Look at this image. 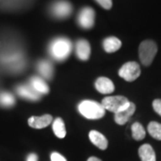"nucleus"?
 I'll return each mask as SVG.
<instances>
[{
    "instance_id": "nucleus-1",
    "label": "nucleus",
    "mask_w": 161,
    "mask_h": 161,
    "mask_svg": "<svg viewBox=\"0 0 161 161\" xmlns=\"http://www.w3.org/2000/svg\"><path fill=\"white\" fill-rule=\"evenodd\" d=\"M72 42L67 38L58 37L52 40L49 45V53L58 61H63L69 57L72 51Z\"/></svg>"
},
{
    "instance_id": "nucleus-2",
    "label": "nucleus",
    "mask_w": 161,
    "mask_h": 161,
    "mask_svg": "<svg viewBox=\"0 0 161 161\" xmlns=\"http://www.w3.org/2000/svg\"><path fill=\"white\" fill-rule=\"evenodd\" d=\"M78 110L87 119H99L105 115V111L102 104L94 100H83L78 106Z\"/></svg>"
},
{
    "instance_id": "nucleus-3",
    "label": "nucleus",
    "mask_w": 161,
    "mask_h": 161,
    "mask_svg": "<svg viewBox=\"0 0 161 161\" xmlns=\"http://www.w3.org/2000/svg\"><path fill=\"white\" fill-rule=\"evenodd\" d=\"M158 52V46L153 40H147L142 41L139 46V58L142 64L149 66L153 62Z\"/></svg>"
},
{
    "instance_id": "nucleus-4",
    "label": "nucleus",
    "mask_w": 161,
    "mask_h": 161,
    "mask_svg": "<svg viewBox=\"0 0 161 161\" xmlns=\"http://www.w3.org/2000/svg\"><path fill=\"white\" fill-rule=\"evenodd\" d=\"M101 104L105 109L115 114L120 112L121 110L126 108L130 105V101L124 96H109L104 98Z\"/></svg>"
},
{
    "instance_id": "nucleus-5",
    "label": "nucleus",
    "mask_w": 161,
    "mask_h": 161,
    "mask_svg": "<svg viewBox=\"0 0 161 161\" xmlns=\"http://www.w3.org/2000/svg\"><path fill=\"white\" fill-rule=\"evenodd\" d=\"M50 13L57 19H65L69 17L73 12V6L66 0H57L50 6Z\"/></svg>"
},
{
    "instance_id": "nucleus-6",
    "label": "nucleus",
    "mask_w": 161,
    "mask_h": 161,
    "mask_svg": "<svg viewBox=\"0 0 161 161\" xmlns=\"http://www.w3.org/2000/svg\"><path fill=\"white\" fill-rule=\"evenodd\" d=\"M118 75L127 81H133L141 75V67L136 62H127L123 64Z\"/></svg>"
},
{
    "instance_id": "nucleus-7",
    "label": "nucleus",
    "mask_w": 161,
    "mask_h": 161,
    "mask_svg": "<svg viewBox=\"0 0 161 161\" xmlns=\"http://www.w3.org/2000/svg\"><path fill=\"white\" fill-rule=\"evenodd\" d=\"M77 23L82 29H92L95 23V12L92 7L87 6L80 9L77 16Z\"/></svg>"
},
{
    "instance_id": "nucleus-8",
    "label": "nucleus",
    "mask_w": 161,
    "mask_h": 161,
    "mask_svg": "<svg viewBox=\"0 0 161 161\" xmlns=\"http://www.w3.org/2000/svg\"><path fill=\"white\" fill-rule=\"evenodd\" d=\"M76 56L80 60L86 61L91 57V45L86 40H78L75 44Z\"/></svg>"
},
{
    "instance_id": "nucleus-9",
    "label": "nucleus",
    "mask_w": 161,
    "mask_h": 161,
    "mask_svg": "<svg viewBox=\"0 0 161 161\" xmlns=\"http://www.w3.org/2000/svg\"><path fill=\"white\" fill-rule=\"evenodd\" d=\"M135 105L132 102H130V105L127 107L126 108L121 110L120 112L115 113V121L117 125H123L125 123L128 122V120L130 119V117L132 116L134 112H135Z\"/></svg>"
},
{
    "instance_id": "nucleus-10",
    "label": "nucleus",
    "mask_w": 161,
    "mask_h": 161,
    "mask_svg": "<svg viewBox=\"0 0 161 161\" xmlns=\"http://www.w3.org/2000/svg\"><path fill=\"white\" fill-rule=\"evenodd\" d=\"M95 88L98 92L102 94H109L115 91V85L113 81L107 77H99L95 82Z\"/></svg>"
},
{
    "instance_id": "nucleus-11",
    "label": "nucleus",
    "mask_w": 161,
    "mask_h": 161,
    "mask_svg": "<svg viewBox=\"0 0 161 161\" xmlns=\"http://www.w3.org/2000/svg\"><path fill=\"white\" fill-rule=\"evenodd\" d=\"M53 122V117L50 115H44L42 116H31L28 120L31 127L35 129H41L49 125Z\"/></svg>"
},
{
    "instance_id": "nucleus-12",
    "label": "nucleus",
    "mask_w": 161,
    "mask_h": 161,
    "mask_svg": "<svg viewBox=\"0 0 161 161\" xmlns=\"http://www.w3.org/2000/svg\"><path fill=\"white\" fill-rule=\"evenodd\" d=\"M89 138H90L92 143L94 144L96 147H98V149L104 150L108 148V142L101 132L92 130L89 133Z\"/></svg>"
},
{
    "instance_id": "nucleus-13",
    "label": "nucleus",
    "mask_w": 161,
    "mask_h": 161,
    "mask_svg": "<svg viewBox=\"0 0 161 161\" xmlns=\"http://www.w3.org/2000/svg\"><path fill=\"white\" fill-rule=\"evenodd\" d=\"M16 91H17L19 96L26 98V99H29V100L36 101V100L40 99V94L35 92L31 87L28 86V85H21V86L17 87Z\"/></svg>"
},
{
    "instance_id": "nucleus-14",
    "label": "nucleus",
    "mask_w": 161,
    "mask_h": 161,
    "mask_svg": "<svg viewBox=\"0 0 161 161\" xmlns=\"http://www.w3.org/2000/svg\"><path fill=\"white\" fill-rule=\"evenodd\" d=\"M122 46V42L116 37H108L103 40V48L108 53H114L117 51Z\"/></svg>"
},
{
    "instance_id": "nucleus-15",
    "label": "nucleus",
    "mask_w": 161,
    "mask_h": 161,
    "mask_svg": "<svg viewBox=\"0 0 161 161\" xmlns=\"http://www.w3.org/2000/svg\"><path fill=\"white\" fill-rule=\"evenodd\" d=\"M139 156L142 161H156V154L150 144H143L139 148Z\"/></svg>"
},
{
    "instance_id": "nucleus-16",
    "label": "nucleus",
    "mask_w": 161,
    "mask_h": 161,
    "mask_svg": "<svg viewBox=\"0 0 161 161\" xmlns=\"http://www.w3.org/2000/svg\"><path fill=\"white\" fill-rule=\"evenodd\" d=\"M31 87L39 94H47L49 92L48 85L40 77L34 76L31 79Z\"/></svg>"
},
{
    "instance_id": "nucleus-17",
    "label": "nucleus",
    "mask_w": 161,
    "mask_h": 161,
    "mask_svg": "<svg viewBox=\"0 0 161 161\" xmlns=\"http://www.w3.org/2000/svg\"><path fill=\"white\" fill-rule=\"evenodd\" d=\"M38 71L46 79L50 80L53 77V65L48 60H40L38 63Z\"/></svg>"
},
{
    "instance_id": "nucleus-18",
    "label": "nucleus",
    "mask_w": 161,
    "mask_h": 161,
    "mask_svg": "<svg viewBox=\"0 0 161 161\" xmlns=\"http://www.w3.org/2000/svg\"><path fill=\"white\" fill-rule=\"evenodd\" d=\"M52 128H53V132L58 138L63 139L65 137L66 130H65V125L62 118L58 117L57 119H55L52 123Z\"/></svg>"
},
{
    "instance_id": "nucleus-19",
    "label": "nucleus",
    "mask_w": 161,
    "mask_h": 161,
    "mask_svg": "<svg viewBox=\"0 0 161 161\" xmlns=\"http://www.w3.org/2000/svg\"><path fill=\"white\" fill-rule=\"evenodd\" d=\"M132 138L135 141H142L145 138L146 132L144 127L140 123L136 122L132 125Z\"/></svg>"
},
{
    "instance_id": "nucleus-20",
    "label": "nucleus",
    "mask_w": 161,
    "mask_h": 161,
    "mask_svg": "<svg viewBox=\"0 0 161 161\" xmlns=\"http://www.w3.org/2000/svg\"><path fill=\"white\" fill-rule=\"evenodd\" d=\"M148 132L151 137L161 141V124L158 122H150L148 125Z\"/></svg>"
},
{
    "instance_id": "nucleus-21",
    "label": "nucleus",
    "mask_w": 161,
    "mask_h": 161,
    "mask_svg": "<svg viewBox=\"0 0 161 161\" xmlns=\"http://www.w3.org/2000/svg\"><path fill=\"white\" fill-rule=\"evenodd\" d=\"M15 103V98L8 92H3L0 93V105L6 108H10L14 106Z\"/></svg>"
},
{
    "instance_id": "nucleus-22",
    "label": "nucleus",
    "mask_w": 161,
    "mask_h": 161,
    "mask_svg": "<svg viewBox=\"0 0 161 161\" xmlns=\"http://www.w3.org/2000/svg\"><path fill=\"white\" fill-rule=\"evenodd\" d=\"M152 107H153V109H154L156 113L158 114L161 116V99H155V100H153Z\"/></svg>"
},
{
    "instance_id": "nucleus-23",
    "label": "nucleus",
    "mask_w": 161,
    "mask_h": 161,
    "mask_svg": "<svg viewBox=\"0 0 161 161\" xmlns=\"http://www.w3.org/2000/svg\"><path fill=\"white\" fill-rule=\"evenodd\" d=\"M105 9H110L112 7V0H95Z\"/></svg>"
},
{
    "instance_id": "nucleus-24",
    "label": "nucleus",
    "mask_w": 161,
    "mask_h": 161,
    "mask_svg": "<svg viewBox=\"0 0 161 161\" xmlns=\"http://www.w3.org/2000/svg\"><path fill=\"white\" fill-rule=\"evenodd\" d=\"M51 161H66L65 158L58 152H53L50 156Z\"/></svg>"
},
{
    "instance_id": "nucleus-25",
    "label": "nucleus",
    "mask_w": 161,
    "mask_h": 161,
    "mask_svg": "<svg viewBox=\"0 0 161 161\" xmlns=\"http://www.w3.org/2000/svg\"><path fill=\"white\" fill-rule=\"evenodd\" d=\"M27 161H38V156L34 153H31L27 157Z\"/></svg>"
},
{
    "instance_id": "nucleus-26",
    "label": "nucleus",
    "mask_w": 161,
    "mask_h": 161,
    "mask_svg": "<svg viewBox=\"0 0 161 161\" xmlns=\"http://www.w3.org/2000/svg\"><path fill=\"white\" fill-rule=\"evenodd\" d=\"M87 161H101L99 158H96V157H91V158H88V160Z\"/></svg>"
}]
</instances>
